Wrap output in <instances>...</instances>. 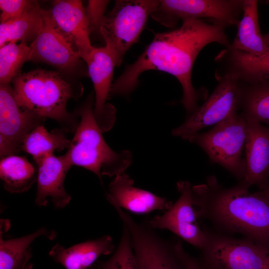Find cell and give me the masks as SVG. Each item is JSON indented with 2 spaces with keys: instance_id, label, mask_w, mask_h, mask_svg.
<instances>
[{
  "instance_id": "1",
  "label": "cell",
  "mask_w": 269,
  "mask_h": 269,
  "mask_svg": "<svg viewBox=\"0 0 269 269\" xmlns=\"http://www.w3.org/2000/svg\"><path fill=\"white\" fill-rule=\"evenodd\" d=\"M224 23H207L201 19L183 20L178 28L157 33L134 63L126 66L113 83L110 97L127 96L137 87L139 77L147 70H157L175 77L183 89L181 103L188 115L198 108V94L191 81L192 69L200 51L212 42L227 45Z\"/></svg>"
},
{
  "instance_id": "2",
  "label": "cell",
  "mask_w": 269,
  "mask_h": 269,
  "mask_svg": "<svg viewBox=\"0 0 269 269\" xmlns=\"http://www.w3.org/2000/svg\"><path fill=\"white\" fill-rule=\"evenodd\" d=\"M243 181L225 187L215 175L192 186V203L198 219L210 222L225 234H240L269 250V200L251 193Z\"/></svg>"
},
{
  "instance_id": "3",
  "label": "cell",
  "mask_w": 269,
  "mask_h": 269,
  "mask_svg": "<svg viewBox=\"0 0 269 269\" xmlns=\"http://www.w3.org/2000/svg\"><path fill=\"white\" fill-rule=\"evenodd\" d=\"M14 98L19 106L42 118L55 120L67 133H74L80 121L67 104L82 95V86L75 87L57 71L36 69L20 74L11 81Z\"/></svg>"
},
{
  "instance_id": "4",
  "label": "cell",
  "mask_w": 269,
  "mask_h": 269,
  "mask_svg": "<svg viewBox=\"0 0 269 269\" xmlns=\"http://www.w3.org/2000/svg\"><path fill=\"white\" fill-rule=\"evenodd\" d=\"M94 99L92 92L75 111L80 121L66 154L72 165L93 172L102 182V176L115 177L124 173L133 156L127 150L115 151L105 141L94 115Z\"/></svg>"
},
{
  "instance_id": "5",
  "label": "cell",
  "mask_w": 269,
  "mask_h": 269,
  "mask_svg": "<svg viewBox=\"0 0 269 269\" xmlns=\"http://www.w3.org/2000/svg\"><path fill=\"white\" fill-rule=\"evenodd\" d=\"M247 122L242 114H235L209 131L190 136L187 140L199 146L210 161L228 170L239 181L246 174L243 157L247 137Z\"/></svg>"
},
{
  "instance_id": "6",
  "label": "cell",
  "mask_w": 269,
  "mask_h": 269,
  "mask_svg": "<svg viewBox=\"0 0 269 269\" xmlns=\"http://www.w3.org/2000/svg\"><path fill=\"white\" fill-rule=\"evenodd\" d=\"M157 0H117L106 14L100 27V35L111 52L117 67L137 42L149 15L156 8Z\"/></svg>"
},
{
  "instance_id": "7",
  "label": "cell",
  "mask_w": 269,
  "mask_h": 269,
  "mask_svg": "<svg viewBox=\"0 0 269 269\" xmlns=\"http://www.w3.org/2000/svg\"><path fill=\"white\" fill-rule=\"evenodd\" d=\"M200 250L202 262L210 269H265L269 250L253 241L206 231Z\"/></svg>"
},
{
  "instance_id": "8",
  "label": "cell",
  "mask_w": 269,
  "mask_h": 269,
  "mask_svg": "<svg viewBox=\"0 0 269 269\" xmlns=\"http://www.w3.org/2000/svg\"><path fill=\"white\" fill-rule=\"evenodd\" d=\"M236 73L226 74L207 101L184 123L172 131V134L187 139L201 130L215 125L236 114L241 106L243 89Z\"/></svg>"
},
{
  "instance_id": "9",
  "label": "cell",
  "mask_w": 269,
  "mask_h": 269,
  "mask_svg": "<svg viewBox=\"0 0 269 269\" xmlns=\"http://www.w3.org/2000/svg\"><path fill=\"white\" fill-rule=\"evenodd\" d=\"M114 208L130 232L138 269H185L173 243L162 238L147 224L136 222L123 209Z\"/></svg>"
},
{
  "instance_id": "10",
  "label": "cell",
  "mask_w": 269,
  "mask_h": 269,
  "mask_svg": "<svg viewBox=\"0 0 269 269\" xmlns=\"http://www.w3.org/2000/svg\"><path fill=\"white\" fill-rule=\"evenodd\" d=\"M43 27L31 43L30 61L54 67L63 76H88V70L73 46L54 26L47 10L42 9Z\"/></svg>"
},
{
  "instance_id": "11",
  "label": "cell",
  "mask_w": 269,
  "mask_h": 269,
  "mask_svg": "<svg viewBox=\"0 0 269 269\" xmlns=\"http://www.w3.org/2000/svg\"><path fill=\"white\" fill-rule=\"evenodd\" d=\"M243 1L222 0H161L151 17L160 24L172 27L179 19H216L224 24L239 23L238 11Z\"/></svg>"
},
{
  "instance_id": "12",
  "label": "cell",
  "mask_w": 269,
  "mask_h": 269,
  "mask_svg": "<svg viewBox=\"0 0 269 269\" xmlns=\"http://www.w3.org/2000/svg\"><path fill=\"white\" fill-rule=\"evenodd\" d=\"M44 118L16 103L10 84L0 85V158L22 150L24 139Z\"/></svg>"
},
{
  "instance_id": "13",
  "label": "cell",
  "mask_w": 269,
  "mask_h": 269,
  "mask_svg": "<svg viewBox=\"0 0 269 269\" xmlns=\"http://www.w3.org/2000/svg\"><path fill=\"white\" fill-rule=\"evenodd\" d=\"M176 187L180 194L177 200L162 215L154 217L147 224L154 230H169L201 250L206 244L207 233L197 221L192 203V186L188 181L180 180L177 182Z\"/></svg>"
},
{
  "instance_id": "14",
  "label": "cell",
  "mask_w": 269,
  "mask_h": 269,
  "mask_svg": "<svg viewBox=\"0 0 269 269\" xmlns=\"http://www.w3.org/2000/svg\"><path fill=\"white\" fill-rule=\"evenodd\" d=\"M84 61L94 88V115L102 133H105L112 129L116 120L115 107L107 103L113 85L116 63L106 46L94 47Z\"/></svg>"
},
{
  "instance_id": "15",
  "label": "cell",
  "mask_w": 269,
  "mask_h": 269,
  "mask_svg": "<svg viewBox=\"0 0 269 269\" xmlns=\"http://www.w3.org/2000/svg\"><path fill=\"white\" fill-rule=\"evenodd\" d=\"M47 10L56 29L84 61L94 46L91 44L88 22L82 2L56 0Z\"/></svg>"
},
{
  "instance_id": "16",
  "label": "cell",
  "mask_w": 269,
  "mask_h": 269,
  "mask_svg": "<svg viewBox=\"0 0 269 269\" xmlns=\"http://www.w3.org/2000/svg\"><path fill=\"white\" fill-rule=\"evenodd\" d=\"M72 166L66 153L51 155L37 165L36 205L46 206L50 201L55 207L63 208L69 203L71 197L65 189L64 180Z\"/></svg>"
},
{
  "instance_id": "17",
  "label": "cell",
  "mask_w": 269,
  "mask_h": 269,
  "mask_svg": "<svg viewBox=\"0 0 269 269\" xmlns=\"http://www.w3.org/2000/svg\"><path fill=\"white\" fill-rule=\"evenodd\" d=\"M106 199L113 207L139 214L165 211L173 204L165 198L135 187L133 179L125 172L115 176L110 183Z\"/></svg>"
},
{
  "instance_id": "18",
  "label": "cell",
  "mask_w": 269,
  "mask_h": 269,
  "mask_svg": "<svg viewBox=\"0 0 269 269\" xmlns=\"http://www.w3.org/2000/svg\"><path fill=\"white\" fill-rule=\"evenodd\" d=\"M246 120V174L243 181L249 187L256 185L261 190L269 184V127Z\"/></svg>"
},
{
  "instance_id": "19",
  "label": "cell",
  "mask_w": 269,
  "mask_h": 269,
  "mask_svg": "<svg viewBox=\"0 0 269 269\" xmlns=\"http://www.w3.org/2000/svg\"><path fill=\"white\" fill-rule=\"evenodd\" d=\"M115 249L112 238L104 235L68 248L56 244L51 248L49 255L66 269H87L100 256L110 255Z\"/></svg>"
},
{
  "instance_id": "20",
  "label": "cell",
  "mask_w": 269,
  "mask_h": 269,
  "mask_svg": "<svg viewBox=\"0 0 269 269\" xmlns=\"http://www.w3.org/2000/svg\"><path fill=\"white\" fill-rule=\"evenodd\" d=\"M243 15L238 24V32L232 44L233 50L255 55L263 54L269 50L260 31L258 14V2L243 0Z\"/></svg>"
},
{
  "instance_id": "21",
  "label": "cell",
  "mask_w": 269,
  "mask_h": 269,
  "mask_svg": "<svg viewBox=\"0 0 269 269\" xmlns=\"http://www.w3.org/2000/svg\"><path fill=\"white\" fill-rule=\"evenodd\" d=\"M42 9L35 1L21 16L0 23V47L17 41L31 42L37 37L44 23Z\"/></svg>"
},
{
  "instance_id": "22",
  "label": "cell",
  "mask_w": 269,
  "mask_h": 269,
  "mask_svg": "<svg viewBox=\"0 0 269 269\" xmlns=\"http://www.w3.org/2000/svg\"><path fill=\"white\" fill-rule=\"evenodd\" d=\"M41 236L53 240L56 233L43 227L18 238L4 240L0 235V269H22L27 266L32 256L29 247L35 240Z\"/></svg>"
},
{
  "instance_id": "23",
  "label": "cell",
  "mask_w": 269,
  "mask_h": 269,
  "mask_svg": "<svg viewBox=\"0 0 269 269\" xmlns=\"http://www.w3.org/2000/svg\"><path fill=\"white\" fill-rule=\"evenodd\" d=\"M66 133L62 128L55 129L49 132L41 125L26 136L22 150L30 154L37 165L46 158L54 155L55 151L69 148L71 139L66 136Z\"/></svg>"
},
{
  "instance_id": "24",
  "label": "cell",
  "mask_w": 269,
  "mask_h": 269,
  "mask_svg": "<svg viewBox=\"0 0 269 269\" xmlns=\"http://www.w3.org/2000/svg\"><path fill=\"white\" fill-rule=\"evenodd\" d=\"M0 177L6 191L21 193L37 181V171L26 157L11 155L1 158Z\"/></svg>"
},
{
  "instance_id": "25",
  "label": "cell",
  "mask_w": 269,
  "mask_h": 269,
  "mask_svg": "<svg viewBox=\"0 0 269 269\" xmlns=\"http://www.w3.org/2000/svg\"><path fill=\"white\" fill-rule=\"evenodd\" d=\"M241 107L247 120L269 125V81L243 89Z\"/></svg>"
},
{
  "instance_id": "26",
  "label": "cell",
  "mask_w": 269,
  "mask_h": 269,
  "mask_svg": "<svg viewBox=\"0 0 269 269\" xmlns=\"http://www.w3.org/2000/svg\"><path fill=\"white\" fill-rule=\"evenodd\" d=\"M232 61L238 71L252 84L269 81V50L259 55L233 50Z\"/></svg>"
},
{
  "instance_id": "27",
  "label": "cell",
  "mask_w": 269,
  "mask_h": 269,
  "mask_svg": "<svg viewBox=\"0 0 269 269\" xmlns=\"http://www.w3.org/2000/svg\"><path fill=\"white\" fill-rule=\"evenodd\" d=\"M30 49L24 42L8 43L0 48V83L10 84L26 61H30Z\"/></svg>"
},
{
  "instance_id": "28",
  "label": "cell",
  "mask_w": 269,
  "mask_h": 269,
  "mask_svg": "<svg viewBox=\"0 0 269 269\" xmlns=\"http://www.w3.org/2000/svg\"><path fill=\"white\" fill-rule=\"evenodd\" d=\"M93 269H138L133 250L131 237L123 225L119 245L113 255L106 261H98Z\"/></svg>"
},
{
  "instance_id": "29",
  "label": "cell",
  "mask_w": 269,
  "mask_h": 269,
  "mask_svg": "<svg viewBox=\"0 0 269 269\" xmlns=\"http://www.w3.org/2000/svg\"><path fill=\"white\" fill-rule=\"evenodd\" d=\"M109 2V0H88L85 12L90 35L94 33L100 35V27L106 15L105 12Z\"/></svg>"
},
{
  "instance_id": "30",
  "label": "cell",
  "mask_w": 269,
  "mask_h": 269,
  "mask_svg": "<svg viewBox=\"0 0 269 269\" xmlns=\"http://www.w3.org/2000/svg\"><path fill=\"white\" fill-rule=\"evenodd\" d=\"M35 0H0V23H4L21 16Z\"/></svg>"
},
{
  "instance_id": "31",
  "label": "cell",
  "mask_w": 269,
  "mask_h": 269,
  "mask_svg": "<svg viewBox=\"0 0 269 269\" xmlns=\"http://www.w3.org/2000/svg\"><path fill=\"white\" fill-rule=\"evenodd\" d=\"M173 245L185 269H210L201 261L196 259L186 252L180 241L173 243Z\"/></svg>"
},
{
  "instance_id": "32",
  "label": "cell",
  "mask_w": 269,
  "mask_h": 269,
  "mask_svg": "<svg viewBox=\"0 0 269 269\" xmlns=\"http://www.w3.org/2000/svg\"><path fill=\"white\" fill-rule=\"evenodd\" d=\"M258 192L269 200V184L263 189H261Z\"/></svg>"
},
{
  "instance_id": "33",
  "label": "cell",
  "mask_w": 269,
  "mask_h": 269,
  "mask_svg": "<svg viewBox=\"0 0 269 269\" xmlns=\"http://www.w3.org/2000/svg\"><path fill=\"white\" fill-rule=\"evenodd\" d=\"M265 41L267 43L268 46L269 48V33L266 34L264 35Z\"/></svg>"
},
{
  "instance_id": "34",
  "label": "cell",
  "mask_w": 269,
  "mask_h": 269,
  "mask_svg": "<svg viewBox=\"0 0 269 269\" xmlns=\"http://www.w3.org/2000/svg\"><path fill=\"white\" fill-rule=\"evenodd\" d=\"M265 269H269V256L268 257V261L267 263L266 267Z\"/></svg>"
},
{
  "instance_id": "35",
  "label": "cell",
  "mask_w": 269,
  "mask_h": 269,
  "mask_svg": "<svg viewBox=\"0 0 269 269\" xmlns=\"http://www.w3.org/2000/svg\"><path fill=\"white\" fill-rule=\"evenodd\" d=\"M27 267H28L27 266H26L23 267L22 269H27Z\"/></svg>"
}]
</instances>
